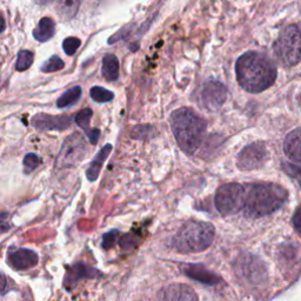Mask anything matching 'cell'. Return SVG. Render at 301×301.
<instances>
[{
  "instance_id": "obj_1",
  "label": "cell",
  "mask_w": 301,
  "mask_h": 301,
  "mask_svg": "<svg viewBox=\"0 0 301 301\" xmlns=\"http://www.w3.org/2000/svg\"><path fill=\"white\" fill-rule=\"evenodd\" d=\"M239 85L250 93L264 92L276 79V68L265 54L250 51L240 56L236 62Z\"/></svg>"
},
{
  "instance_id": "obj_2",
  "label": "cell",
  "mask_w": 301,
  "mask_h": 301,
  "mask_svg": "<svg viewBox=\"0 0 301 301\" xmlns=\"http://www.w3.org/2000/svg\"><path fill=\"white\" fill-rule=\"evenodd\" d=\"M170 128L174 138L186 154H194L205 136L206 120L190 107H182L170 114Z\"/></svg>"
},
{
  "instance_id": "obj_3",
  "label": "cell",
  "mask_w": 301,
  "mask_h": 301,
  "mask_svg": "<svg viewBox=\"0 0 301 301\" xmlns=\"http://www.w3.org/2000/svg\"><path fill=\"white\" fill-rule=\"evenodd\" d=\"M244 213L250 218H262L276 212L286 202L288 193L276 184H250L245 186Z\"/></svg>"
},
{
  "instance_id": "obj_4",
  "label": "cell",
  "mask_w": 301,
  "mask_h": 301,
  "mask_svg": "<svg viewBox=\"0 0 301 301\" xmlns=\"http://www.w3.org/2000/svg\"><path fill=\"white\" fill-rule=\"evenodd\" d=\"M216 230L212 224L190 220L184 224L172 239V246L182 254L199 253L212 245Z\"/></svg>"
},
{
  "instance_id": "obj_5",
  "label": "cell",
  "mask_w": 301,
  "mask_h": 301,
  "mask_svg": "<svg viewBox=\"0 0 301 301\" xmlns=\"http://www.w3.org/2000/svg\"><path fill=\"white\" fill-rule=\"evenodd\" d=\"M274 54L285 66H294L301 62V28L287 26L273 45Z\"/></svg>"
},
{
  "instance_id": "obj_6",
  "label": "cell",
  "mask_w": 301,
  "mask_h": 301,
  "mask_svg": "<svg viewBox=\"0 0 301 301\" xmlns=\"http://www.w3.org/2000/svg\"><path fill=\"white\" fill-rule=\"evenodd\" d=\"M245 192V186L236 182H230L219 187L214 198L218 212L224 216H230L244 210Z\"/></svg>"
},
{
  "instance_id": "obj_7",
  "label": "cell",
  "mask_w": 301,
  "mask_h": 301,
  "mask_svg": "<svg viewBox=\"0 0 301 301\" xmlns=\"http://www.w3.org/2000/svg\"><path fill=\"white\" fill-rule=\"evenodd\" d=\"M199 99L204 108L208 111H216L225 104L227 99L226 86L219 80H207L200 91Z\"/></svg>"
},
{
  "instance_id": "obj_8",
  "label": "cell",
  "mask_w": 301,
  "mask_h": 301,
  "mask_svg": "<svg viewBox=\"0 0 301 301\" xmlns=\"http://www.w3.org/2000/svg\"><path fill=\"white\" fill-rule=\"evenodd\" d=\"M86 145L84 142V139L79 134H72L68 139H65V142L60 150L58 156V165L59 166H74L82 159L85 154Z\"/></svg>"
},
{
  "instance_id": "obj_9",
  "label": "cell",
  "mask_w": 301,
  "mask_h": 301,
  "mask_svg": "<svg viewBox=\"0 0 301 301\" xmlns=\"http://www.w3.org/2000/svg\"><path fill=\"white\" fill-rule=\"evenodd\" d=\"M268 152L262 142H254L246 146L238 156V167L242 170H256L266 162Z\"/></svg>"
},
{
  "instance_id": "obj_10",
  "label": "cell",
  "mask_w": 301,
  "mask_h": 301,
  "mask_svg": "<svg viewBox=\"0 0 301 301\" xmlns=\"http://www.w3.org/2000/svg\"><path fill=\"white\" fill-rule=\"evenodd\" d=\"M8 265L16 270H25L34 267L39 262V256L34 250L12 247L8 252Z\"/></svg>"
},
{
  "instance_id": "obj_11",
  "label": "cell",
  "mask_w": 301,
  "mask_h": 301,
  "mask_svg": "<svg viewBox=\"0 0 301 301\" xmlns=\"http://www.w3.org/2000/svg\"><path fill=\"white\" fill-rule=\"evenodd\" d=\"M72 124L71 116H48L38 113L32 118V125L40 131H65Z\"/></svg>"
},
{
  "instance_id": "obj_12",
  "label": "cell",
  "mask_w": 301,
  "mask_h": 301,
  "mask_svg": "<svg viewBox=\"0 0 301 301\" xmlns=\"http://www.w3.org/2000/svg\"><path fill=\"white\" fill-rule=\"evenodd\" d=\"M182 272L185 273L186 276L202 282L204 285L216 286L219 282H222L220 276L213 273L212 270H207L202 264H187V265L182 266Z\"/></svg>"
},
{
  "instance_id": "obj_13",
  "label": "cell",
  "mask_w": 301,
  "mask_h": 301,
  "mask_svg": "<svg viewBox=\"0 0 301 301\" xmlns=\"http://www.w3.org/2000/svg\"><path fill=\"white\" fill-rule=\"evenodd\" d=\"M156 298L160 300H185V301H192L198 300V296H196L193 288H190L187 285H182V284H174V285H170L159 290Z\"/></svg>"
},
{
  "instance_id": "obj_14",
  "label": "cell",
  "mask_w": 301,
  "mask_h": 301,
  "mask_svg": "<svg viewBox=\"0 0 301 301\" xmlns=\"http://www.w3.org/2000/svg\"><path fill=\"white\" fill-rule=\"evenodd\" d=\"M102 273L92 267L86 265V264H74L68 268V272L66 274L65 280H64V286L71 288L76 282L82 279H93V278L100 276Z\"/></svg>"
},
{
  "instance_id": "obj_15",
  "label": "cell",
  "mask_w": 301,
  "mask_h": 301,
  "mask_svg": "<svg viewBox=\"0 0 301 301\" xmlns=\"http://www.w3.org/2000/svg\"><path fill=\"white\" fill-rule=\"evenodd\" d=\"M284 150L288 159L301 164V128H296L286 136Z\"/></svg>"
},
{
  "instance_id": "obj_16",
  "label": "cell",
  "mask_w": 301,
  "mask_h": 301,
  "mask_svg": "<svg viewBox=\"0 0 301 301\" xmlns=\"http://www.w3.org/2000/svg\"><path fill=\"white\" fill-rule=\"evenodd\" d=\"M112 150V145L111 144H106L102 150H99L98 154L94 156V159L92 160L91 165H90L88 172H86V176L90 182H96L98 179L100 170L102 168L104 162H106V159L108 158L110 153Z\"/></svg>"
},
{
  "instance_id": "obj_17",
  "label": "cell",
  "mask_w": 301,
  "mask_h": 301,
  "mask_svg": "<svg viewBox=\"0 0 301 301\" xmlns=\"http://www.w3.org/2000/svg\"><path fill=\"white\" fill-rule=\"evenodd\" d=\"M56 33V22L52 18L45 16L39 22V24L33 31V36L36 40H38L40 42H48L54 36Z\"/></svg>"
},
{
  "instance_id": "obj_18",
  "label": "cell",
  "mask_w": 301,
  "mask_h": 301,
  "mask_svg": "<svg viewBox=\"0 0 301 301\" xmlns=\"http://www.w3.org/2000/svg\"><path fill=\"white\" fill-rule=\"evenodd\" d=\"M82 0H56V10L64 20H70L79 11Z\"/></svg>"
},
{
  "instance_id": "obj_19",
  "label": "cell",
  "mask_w": 301,
  "mask_h": 301,
  "mask_svg": "<svg viewBox=\"0 0 301 301\" xmlns=\"http://www.w3.org/2000/svg\"><path fill=\"white\" fill-rule=\"evenodd\" d=\"M102 72L104 78L108 82H116L119 78V60L114 54L104 56Z\"/></svg>"
},
{
  "instance_id": "obj_20",
  "label": "cell",
  "mask_w": 301,
  "mask_h": 301,
  "mask_svg": "<svg viewBox=\"0 0 301 301\" xmlns=\"http://www.w3.org/2000/svg\"><path fill=\"white\" fill-rule=\"evenodd\" d=\"M80 96H82V88L80 86H74V88L68 90V91L60 96V98L56 100V106L59 108H68V107H71L78 102Z\"/></svg>"
},
{
  "instance_id": "obj_21",
  "label": "cell",
  "mask_w": 301,
  "mask_h": 301,
  "mask_svg": "<svg viewBox=\"0 0 301 301\" xmlns=\"http://www.w3.org/2000/svg\"><path fill=\"white\" fill-rule=\"evenodd\" d=\"M92 116H93V112L91 108H84L74 116V122L76 125H78L80 128H82L88 136L93 131V130L90 128V124H91Z\"/></svg>"
},
{
  "instance_id": "obj_22",
  "label": "cell",
  "mask_w": 301,
  "mask_h": 301,
  "mask_svg": "<svg viewBox=\"0 0 301 301\" xmlns=\"http://www.w3.org/2000/svg\"><path fill=\"white\" fill-rule=\"evenodd\" d=\"M33 60H34L33 53L31 51H28V50H22V51L18 53V56H16V70L19 72L26 71V70L31 68Z\"/></svg>"
},
{
  "instance_id": "obj_23",
  "label": "cell",
  "mask_w": 301,
  "mask_h": 301,
  "mask_svg": "<svg viewBox=\"0 0 301 301\" xmlns=\"http://www.w3.org/2000/svg\"><path fill=\"white\" fill-rule=\"evenodd\" d=\"M90 96H91L92 100H94L96 102H99V104L108 102L114 98V93L104 88H100V86H94V88H92L91 91H90Z\"/></svg>"
},
{
  "instance_id": "obj_24",
  "label": "cell",
  "mask_w": 301,
  "mask_h": 301,
  "mask_svg": "<svg viewBox=\"0 0 301 301\" xmlns=\"http://www.w3.org/2000/svg\"><path fill=\"white\" fill-rule=\"evenodd\" d=\"M64 66H65V64H64L62 60L58 56H52L51 58L42 64L40 70L45 73H52L64 68Z\"/></svg>"
},
{
  "instance_id": "obj_25",
  "label": "cell",
  "mask_w": 301,
  "mask_h": 301,
  "mask_svg": "<svg viewBox=\"0 0 301 301\" xmlns=\"http://www.w3.org/2000/svg\"><path fill=\"white\" fill-rule=\"evenodd\" d=\"M282 168L285 170L286 174H288L290 178L296 180L298 185L301 188V164L296 162H282Z\"/></svg>"
},
{
  "instance_id": "obj_26",
  "label": "cell",
  "mask_w": 301,
  "mask_h": 301,
  "mask_svg": "<svg viewBox=\"0 0 301 301\" xmlns=\"http://www.w3.org/2000/svg\"><path fill=\"white\" fill-rule=\"evenodd\" d=\"M80 45H82V40L76 38V36H68V38H66L62 42L64 52L68 56H73L78 51Z\"/></svg>"
},
{
  "instance_id": "obj_27",
  "label": "cell",
  "mask_w": 301,
  "mask_h": 301,
  "mask_svg": "<svg viewBox=\"0 0 301 301\" xmlns=\"http://www.w3.org/2000/svg\"><path fill=\"white\" fill-rule=\"evenodd\" d=\"M138 244H139L138 236L133 233H127L122 239H120V246H122V248L124 250H126V252H130V250H134L136 247L138 246Z\"/></svg>"
},
{
  "instance_id": "obj_28",
  "label": "cell",
  "mask_w": 301,
  "mask_h": 301,
  "mask_svg": "<svg viewBox=\"0 0 301 301\" xmlns=\"http://www.w3.org/2000/svg\"><path fill=\"white\" fill-rule=\"evenodd\" d=\"M40 158L34 153H28V154L25 156L24 162H22V165H24V172L26 174L31 173L34 170L36 167L40 165Z\"/></svg>"
},
{
  "instance_id": "obj_29",
  "label": "cell",
  "mask_w": 301,
  "mask_h": 301,
  "mask_svg": "<svg viewBox=\"0 0 301 301\" xmlns=\"http://www.w3.org/2000/svg\"><path fill=\"white\" fill-rule=\"evenodd\" d=\"M119 236V230H112L110 232L105 233L102 236V247L104 250H110L114 246V244L118 239Z\"/></svg>"
},
{
  "instance_id": "obj_30",
  "label": "cell",
  "mask_w": 301,
  "mask_h": 301,
  "mask_svg": "<svg viewBox=\"0 0 301 301\" xmlns=\"http://www.w3.org/2000/svg\"><path fill=\"white\" fill-rule=\"evenodd\" d=\"M293 225L296 232H299L301 234V207H299V208L296 210V213H294Z\"/></svg>"
},
{
  "instance_id": "obj_31",
  "label": "cell",
  "mask_w": 301,
  "mask_h": 301,
  "mask_svg": "<svg viewBox=\"0 0 301 301\" xmlns=\"http://www.w3.org/2000/svg\"><path fill=\"white\" fill-rule=\"evenodd\" d=\"M53 0H34L36 4L38 5H46V4H50V2H52Z\"/></svg>"
},
{
  "instance_id": "obj_32",
  "label": "cell",
  "mask_w": 301,
  "mask_h": 301,
  "mask_svg": "<svg viewBox=\"0 0 301 301\" xmlns=\"http://www.w3.org/2000/svg\"><path fill=\"white\" fill-rule=\"evenodd\" d=\"M299 100H300V105H301V96H300V99Z\"/></svg>"
}]
</instances>
